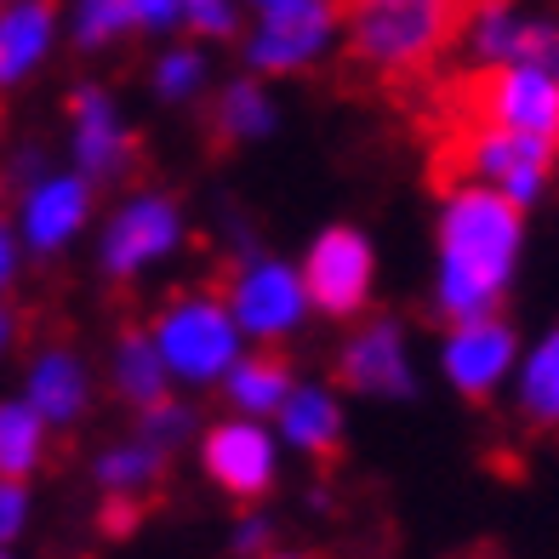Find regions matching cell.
I'll return each mask as SVG.
<instances>
[{
    "mask_svg": "<svg viewBox=\"0 0 559 559\" xmlns=\"http://www.w3.org/2000/svg\"><path fill=\"white\" fill-rule=\"evenodd\" d=\"M228 548H235V559H263V554H274V520H269V514H240L235 531H228Z\"/></svg>",
    "mask_w": 559,
    "mask_h": 559,
    "instance_id": "cell-30",
    "label": "cell"
},
{
    "mask_svg": "<svg viewBox=\"0 0 559 559\" xmlns=\"http://www.w3.org/2000/svg\"><path fill=\"white\" fill-rule=\"evenodd\" d=\"M514 412H520L525 428H543V435L559 428V325H548L531 348H520Z\"/></svg>",
    "mask_w": 559,
    "mask_h": 559,
    "instance_id": "cell-22",
    "label": "cell"
},
{
    "mask_svg": "<svg viewBox=\"0 0 559 559\" xmlns=\"http://www.w3.org/2000/svg\"><path fill=\"white\" fill-rule=\"evenodd\" d=\"M23 400L35 405V412L52 423V428H74L86 412H92V366H86V354L81 348H69V343H46L29 354V366H23Z\"/></svg>",
    "mask_w": 559,
    "mask_h": 559,
    "instance_id": "cell-18",
    "label": "cell"
},
{
    "mask_svg": "<svg viewBox=\"0 0 559 559\" xmlns=\"http://www.w3.org/2000/svg\"><path fill=\"white\" fill-rule=\"evenodd\" d=\"M148 337H155L177 389H217L240 366V354L251 348L235 309H228V297L212 286L171 292L155 309V320H148Z\"/></svg>",
    "mask_w": 559,
    "mask_h": 559,
    "instance_id": "cell-3",
    "label": "cell"
},
{
    "mask_svg": "<svg viewBox=\"0 0 559 559\" xmlns=\"http://www.w3.org/2000/svg\"><path fill=\"white\" fill-rule=\"evenodd\" d=\"M463 46L479 69H502V63H548L559 69V29L543 17H525L508 0H479L463 17Z\"/></svg>",
    "mask_w": 559,
    "mask_h": 559,
    "instance_id": "cell-15",
    "label": "cell"
},
{
    "mask_svg": "<svg viewBox=\"0 0 559 559\" xmlns=\"http://www.w3.org/2000/svg\"><path fill=\"white\" fill-rule=\"evenodd\" d=\"M456 160H463V183H486V189L508 194L514 206H537V200L548 194V183H554L559 143L502 132V126L479 120L463 138V148H456Z\"/></svg>",
    "mask_w": 559,
    "mask_h": 559,
    "instance_id": "cell-9",
    "label": "cell"
},
{
    "mask_svg": "<svg viewBox=\"0 0 559 559\" xmlns=\"http://www.w3.org/2000/svg\"><path fill=\"white\" fill-rule=\"evenodd\" d=\"M200 474L212 479L223 497L258 502L274 491L280 479V435L263 417H217L212 428H200Z\"/></svg>",
    "mask_w": 559,
    "mask_h": 559,
    "instance_id": "cell-10",
    "label": "cell"
},
{
    "mask_svg": "<svg viewBox=\"0 0 559 559\" xmlns=\"http://www.w3.org/2000/svg\"><path fill=\"white\" fill-rule=\"evenodd\" d=\"M212 132L223 143H263V138H274L280 132V104H274L269 81H258V74L228 81L217 92V104H212Z\"/></svg>",
    "mask_w": 559,
    "mask_h": 559,
    "instance_id": "cell-23",
    "label": "cell"
},
{
    "mask_svg": "<svg viewBox=\"0 0 559 559\" xmlns=\"http://www.w3.org/2000/svg\"><path fill=\"white\" fill-rule=\"evenodd\" d=\"M63 23L74 52H115L132 35L148 40L177 35L183 29V0H69Z\"/></svg>",
    "mask_w": 559,
    "mask_h": 559,
    "instance_id": "cell-16",
    "label": "cell"
},
{
    "mask_svg": "<svg viewBox=\"0 0 559 559\" xmlns=\"http://www.w3.org/2000/svg\"><path fill=\"white\" fill-rule=\"evenodd\" d=\"M456 23H463V0H343L348 58L383 81L428 69L456 35Z\"/></svg>",
    "mask_w": 559,
    "mask_h": 559,
    "instance_id": "cell-2",
    "label": "cell"
},
{
    "mask_svg": "<svg viewBox=\"0 0 559 559\" xmlns=\"http://www.w3.org/2000/svg\"><path fill=\"white\" fill-rule=\"evenodd\" d=\"M240 0H183V29L194 40H235L240 35Z\"/></svg>",
    "mask_w": 559,
    "mask_h": 559,
    "instance_id": "cell-28",
    "label": "cell"
},
{
    "mask_svg": "<svg viewBox=\"0 0 559 559\" xmlns=\"http://www.w3.org/2000/svg\"><path fill=\"white\" fill-rule=\"evenodd\" d=\"M138 435L171 456L177 445H189V435H194V412H189L183 400H171V394H166L160 405H148V412H138Z\"/></svg>",
    "mask_w": 559,
    "mask_h": 559,
    "instance_id": "cell-27",
    "label": "cell"
},
{
    "mask_svg": "<svg viewBox=\"0 0 559 559\" xmlns=\"http://www.w3.org/2000/svg\"><path fill=\"white\" fill-rule=\"evenodd\" d=\"M160 474H166V451L160 445H148L143 435L132 440H115L97 451V463H92V479H97V491H104L109 502H138L160 486Z\"/></svg>",
    "mask_w": 559,
    "mask_h": 559,
    "instance_id": "cell-24",
    "label": "cell"
},
{
    "mask_svg": "<svg viewBox=\"0 0 559 559\" xmlns=\"http://www.w3.org/2000/svg\"><path fill=\"white\" fill-rule=\"evenodd\" d=\"M0 7H7V0H0Z\"/></svg>",
    "mask_w": 559,
    "mask_h": 559,
    "instance_id": "cell-35",
    "label": "cell"
},
{
    "mask_svg": "<svg viewBox=\"0 0 559 559\" xmlns=\"http://www.w3.org/2000/svg\"><path fill=\"white\" fill-rule=\"evenodd\" d=\"M337 383L360 400H412L417 394V360L405 325L389 314L354 320L337 348Z\"/></svg>",
    "mask_w": 559,
    "mask_h": 559,
    "instance_id": "cell-12",
    "label": "cell"
},
{
    "mask_svg": "<svg viewBox=\"0 0 559 559\" xmlns=\"http://www.w3.org/2000/svg\"><path fill=\"white\" fill-rule=\"evenodd\" d=\"M274 435L297 456H332L343 445V394L332 383H297L274 417Z\"/></svg>",
    "mask_w": 559,
    "mask_h": 559,
    "instance_id": "cell-19",
    "label": "cell"
},
{
    "mask_svg": "<svg viewBox=\"0 0 559 559\" xmlns=\"http://www.w3.org/2000/svg\"><path fill=\"white\" fill-rule=\"evenodd\" d=\"M212 81V63H206V46H160L155 63H148V92L160 104H194Z\"/></svg>",
    "mask_w": 559,
    "mask_h": 559,
    "instance_id": "cell-26",
    "label": "cell"
},
{
    "mask_svg": "<svg viewBox=\"0 0 559 559\" xmlns=\"http://www.w3.org/2000/svg\"><path fill=\"white\" fill-rule=\"evenodd\" d=\"M52 435H58V428L46 423L23 394L0 400V474H7V479H29L46 463V451H52Z\"/></svg>",
    "mask_w": 559,
    "mask_h": 559,
    "instance_id": "cell-25",
    "label": "cell"
},
{
    "mask_svg": "<svg viewBox=\"0 0 559 559\" xmlns=\"http://www.w3.org/2000/svg\"><path fill=\"white\" fill-rule=\"evenodd\" d=\"M474 109L486 126H502V132L559 143V69L548 63L486 69V81L474 86Z\"/></svg>",
    "mask_w": 559,
    "mask_h": 559,
    "instance_id": "cell-14",
    "label": "cell"
},
{
    "mask_svg": "<svg viewBox=\"0 0 559 559\" xmlns=\"http://www.w3.org/2000/svg\"><path fill=\"white\" fill-rule=\"evenodd\" d=\"M302 280H309V302L325 320H360L377 292V246L366 228L354 223H325L302 251Z\"/></svg>",
    "mask_w": 559,
    "mask_h": 559,
    "instance_id": "cell-8",
    "label": "cell"
},
{
    "mask_svg": "<svg viewBox=\"0 0 559 559\" xmlns=\"http://www.w3.org/2000/svg\"><path fill=\"white\" fill-rule=\"evenodd\" d=\"M520 366V337L502 314H479V320H451L440 337V377L463 394V400H491L497 389L514 383Z\"/></svg>",
    "mask_w": 559,
    "mask_h": 559,
    "instance_id": "cell-13",
    "label": "cell"
},
{
    "mask_svg": "<svg viewBox=\"0 0 559 559\" xmlns=\"http://www.w3.org/2000/svg\"><path fill=\"white\" fill-rule=\"evenodd\" d=\"M525 251V206L486 183H451L435 212V314L479 320L502 314V297L520 274Z\"/></svg>",
    "mask_w": 559,
    "mask_h": 559,
    "instance_id": "cell-1",
    "label": "cell"
},
{
    "mask_svg": "<svg viewBox=\"0 0 559 559\" xmlns=\"http://www.w3.org/2000/svg\"><path fill=\"white\" fill-rule=\"evenodd\" d=\"M69 166L86 171L97 189L132 177L138 132H132V120H126L120 97L109 86H74L69 92Z\"/></svg>",
    "mask_w": 559,
    "mask_h": 559,
    "instance_id": "cell-11",
    "label": "cell"
},
{
    "mask_svg": "<svg viewBox=\"0 0 559 559\" xmlns=\"http://www.w3.org/2000/svg\"><path fill=\"white\" fill-rule=\"evenodd\" d=\"M69 40V23L52 0H7L0 7V92L29 86Z\"/></svg>",
    "mask_w": 559,
    "mask_h": 559,
    "instance_id": "cell-17",
    "label": "cell"
},
{
    "mask_svg": "<svg viewBox=\"0 0 559 559\" xmlns=\"http://www.w3.org/2000/svg\"><path fill=\"white\" fill-rule=\"evenodd\" d=\"M223 405L235 417H263V423H274L280 417V405H286V394L297 389V377H292V366L280 360L274 348H246L240 354V366L223 377Z\"/></svg>",
    "mask_w": 559,
    "mask_h": 559,
    "instance_id": "cell-20",
    "label": "cell"
},
{
    "mask_svg": "<svg viewBox=\"0 0 559 559\" xmlns=\"http://www.w3.org/2000/svg\"><path fill=\"white\" fill-rule=\"evenodd\" d=\"M97 217V183L74 166H40L35 155L17 160V200L12 228L29 258H63L69 246L92 235Z\"/></svg>",
    "mask_w": 559,
    "mask_h": 559,
    "instance_id": "cell-5",
    "label": "cell"
},
{
    "mask_svg": "<svg viewBox=\"0 0 559 559\" xmlns=\"http://www.w3.org/2000/svg\"><path fill=\"white\" fill-rule=\"evenodd\" d=\"M109 389L115 400H126L132 412H148V405H160L177 383L160 360L155 337H148V325H132V332H120L115 348H109Z\"/></svg>",
    "mask_w": 559,
    "mask_h": 559,
    "instance_id": "cell-21",
    "label": "cell"
},
{
    "mask_svg": "<svg viewBox=\"0 0 559 559\" xmlns=\"http://www.w3.org/2000/svg\"><path fill=\"white\" fill-rule=\"evenodd\" d=\"M23 258H29V251H23V240H17V228L0 217V297H7L12 286H17V274H23Z\"/></svg>",
    "mask_w": 559,
    "mask_h": 559,
    "instance_id": "cell-31",
    "label": "cell"
},
{
    "mask_svg": "<svg viewBox=\"0 0 559 559\" xmlns=\"http://www.w3.org/2000/svg\"><path fill=\"white\" fill-rule=\"evenodd\" d=\"M343 46V7L337 0H302V7L258 12L240 29V63L258 81H292L320 69Z\"/></svg>",
    "mask_w": 559,
    "mask_h": 559,
    "instance_id": "cell-6",
    "label": "cell"
},
{
    "mask_svg": "<svg viewBox=\"0 0 559 559\" xmlns=\"http://www.w3.org/2000/svg\"><path fill=\"white\" fill-rule=\"evenodd\" d=\"M29 479H7L0 474V548H12L29 531Z\"/></svg>",
    "mask_w": 559,
    "mask_h": 559,
    "instance_id": "cell-29",
    "label": "cell"
},
{
    "mask_svg": "<svg viewBox=\"0 0 559 559\" xmlns=\"http://www.w3.org/2000/svg\"><path fill=\"white\" fill-rule=\"evenodd\" d=\"M240 7L258 17V12H280V7H302V0H240Z\"/></svg>",
    "mask_w": 559,
    "mask_h": 559,
    "instance_id": "cell-33",
    "label": "cell"
},
{
    "mask_svg": "<svg viewBox=\"0 0 559 559\" xmlns=\"http://www.w3.org/2000/svg\"><path fill=\"white\" fill-rule=\"evenodd\" d=\"M189 246V212L171 189H126L97 223V269L115 286H138Z\"/></svg>",
    "mask_w": 559,
    "mask_h": 559,
    "instance_id": "cell-4",
    "label": "cell"
},
{
    "mask_svg": "<svg viewBox=\"0 0 559 559\" xmlns=\"http://www.w3.org/2000/svg\"><path fill=\"white\" fill-rule=\"evenodd\" d=\"M223 297H228V309H235L251 348L292 343L314 314L302 263H286V258H274V251H246V258L235 263V274H228Z\"/></svg>",
    "mask_w": 559,
    "mask_h": 559,
    "instance_id": "cell-7",
    "label": "cell"
},
{
    "mask_svg": "<svg viewBox=\"0 0 559 559\" xmlns=\"http://www.w3.org/2000/svg\"><path fill=\"white\" fill-rule=\"evenodd\" d=\"M12 348H17V314H12V302L0 297V366L12 360Z\"/></svg>",
    "mask_w": 559,
    "mask_h": 559,
    "instance_id": "cell-32",
    "label": "cell"
},
{
    "mask_svg": "<svg viewBox=\"0 0 559 559\" xmlns=\"http://www.w3.org/2000/svg\"><path fill=\"white\" fill-rule=\"evenodd\" d=\"M263 559H309V554H297V548H274V554H263Z\"/></svg>",
    "mask_w": 559,
    "mask_h": 559,
    "instance_id": "cell-34",
    "label": "cell"
}]
</instances>
